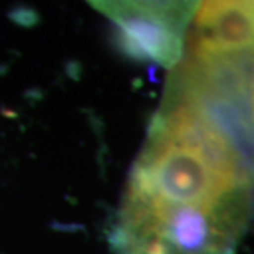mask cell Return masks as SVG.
I'll return each instance as SVG.
<instances>
[{
  "label": "cell",
  "mask_w": 254,
  "mask_h": 254,
  "mask_svg": "<svg viewBox=\"0 0 254 254\" xmlns=\"http://www.w3.org/2000/svg\"><path fill=\"white\" fill-rule=\"evenodd\" d=\"M248 116H250V124L254 134V50L251 53L250 81H248Z\"/></svg>",
  "instance_id": "4"
},
{
  "label": "cell",
  "mask_w": 254,
  "mask_h": 254,
  "mask_svg": "<svg viewBox=\"0 0 254 254\" xmlns=\"http://www.w3.org/2000/svg\"><path fill=\"white\" fill-rule=\"evenodd\" d=\"M254 159L200 104L165 89L109 230L114 254H236Z\"/></svg>",
  "instance_id": "1"
},
{
  "label": "cell",
  "mask_w": 254,
  "mask_h": 254,
  "mask_svg": "<svg viewBox=\"0 0 254 254\" xmlns=\"http://www.w3.org/2000/svg\"><path fill=\"white\" fill-rule=\"evenodd\" d=\"M254 50V2L198 3L185 42V55L226 58Z\"/></svg>",
  "instance_id": "3"
},
{
  "label": "cell",
  "mask_w": 254,
  "mask_h": 254,
  "mask_svg": "<svg viewBox=\"0 0 254 254\" xmlns=\"http://www.w3.org/2000/svg\"><path fill=\"white\" fill-rule=\"evenodd\" d=\"M114 25L126 55L140 62L175 68L198 2H93Z\"/></svg>",
  "instance_id": "2"
}]
</instances>
